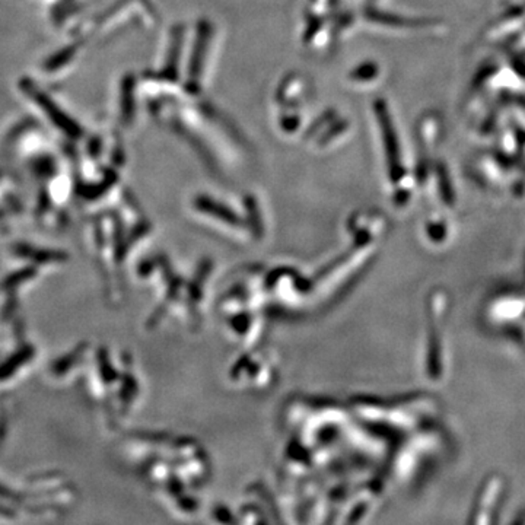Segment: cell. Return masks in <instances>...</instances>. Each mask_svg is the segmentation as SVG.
<instances>
[{
  "mask_svg": "<svg viewBox=\"0 0 525 525\" xmlns=\"http://www.w3.org/2000/svg\"><path fill=\"white\" fill-rule=\"evenodd\" d=\"M10 171L0 164V228H3L9 217H14L21 209L18 184Z\"/></svg>",
  "mask_w": 525,
  "mask_h": 525,
  "instance_id": "2",
  "label": "cell"
},
{
  "mask_svg": "<svg viewBox=\"0 0 525 525\" xmlns=\"http://www.w3.org/2000/svg\"><path fill=\"white\" fill-rule=\"evenodd\" d=\"M32 356L34 349L25 346L19 349L15 355H10L8 359H5L0 363V383H6L10 378H14L19 369L25 368V365L32 359Z\"/></svg>",
  "mask_w": 525,
  "mask_h": 525,
  "instance_id": "3",
  "label": "cell"
},
{
  "mask_svg": "<svg viewBox=\"0 0 525 525\" xmlns=\"http://www.w3.org/2000/svg\"><path fill=\"white\" fill-rule=\"evenodd\" d=\"M0 151L15 180L21 178L32 187L36 211L48 217L53 207L63 202V189L57 156L40 121L32 117L15 121L5 131Z\"/></svg>",
  "mask_w": 525,
  "mask_h": 525,
  "instance_id": "1",
  "label": "cell"
}]
</instances>
